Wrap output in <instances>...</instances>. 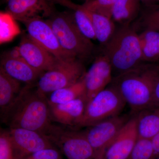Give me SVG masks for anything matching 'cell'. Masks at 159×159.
<instances>
[{"label": "cell", "instance_id": "cell-16", "mask_svg": "<svg viewBox=\"0 0 159 159\" xmlns=\"http://www.w3.org/2000/svg\"><path fill=\"white\" fill-rule=\"evenodd\" d=\"M1 68L10 77L20 82L32 85L38 81L43 74L30 66L22 57L8 58L2 57Z\"/></svg>", "mask_w": 159, "mask_h": 159}, {"label": "cell", "instance_id": "cell-5", "mask_svg": "<svg viewBox=\"0 0 159 159\" xmlns=\"http://www.w3.org/2000/svg\"><path fill=\"white\" fill-rule=\"evenodd\" d=\"M126 104L118 89L111 84L87 102L77 126L90 127L120 115Z\"/></svg>", "mask_w": 159, "mask_h": 159}, {"label": "cell", "instance_id": "cell-28", "mask_svg": "<svg viewBox=\"0 0 159 159\" xmlns=\"http://www.w3.org/2000/svg\"><path fill=\"white\" fill-rule=\"evenodd\" d=\"M22 159H61L59 152L55 148L38 151Z\"/></svg>", "mask_w": 159, "mask_h": 159}, {"label": "cell", "instance_id": "cell-27", "mask_svg": "<svg viewBox=\"0 0 159 159\" xmlns=\"http://www.w3.org/2000/svg\"><path fill=\"white\" fill-rule=\"evenodd\" d=\"M142 24L145 29L159 32V7L147 11L142 18Z\"/></svg>", "mask_w": 159, "mask_h": 159}, {"label": "cell", "instance_id": "cell-32", "mask_svg": "<svg viewBox=\"0 0 159 159\" xmlns=\"http://www.w3.org/2000/svg\"><path fill=\"white\" fill-rule=\"evenodd\" d=\"M105 151V150H102L97 152L94 159H103Z\"/></svg>", "mask_w": 159, "mask_h": 159}, {"label": "cell", "instance_id": "cell-34", "mask_svg": "<svg viewBox=\"0 0 159 159\" xmlns=\"http://www.w3.org/2000/svg\"><path fill=\"white\" fill-rule=\"evenodd\" d=\"M19 159L18 158H17V157H14V159Z\"/></svg>", "mask_w": 159, "mask_h": 159}, {"label": "cell", "instance_id": "cell-26", "mask_svg": "<svg viewBox=\"0 0 159 159\" xmlns=\"http://www.w3.org/2000/svg\"><path fill=\"white\" fill-rule=\"evenodd\" d=\"M14 150L9 132L1 130L0 134V159H13Z\"/></svg>", "mask_w": 159, "mask_h": 159}, {"label": "cell", "instance_id": "cell-21", "mask_svg": "<svg viewBox=\"0 0 159 159\" xmlns=\"http://www.w3.org/2000/svg\"><path fill=\"white\" fill-rule=\"evenodd\" d=\"M140 2L139 0H118L113 9L111 19L122 25H129L139 14Z\"/></svg>", "mask_w": 159, "mask_h": 159}, {"label": "cell", "instance_id": "cell-15", "mask_svg": "<svg viewBox=\"0 0 159 159\" xmlns=\"http://www.w3.org/2000/svg\"><path fill=\"white\" fill-rule=\"evenodd\" d=\"M48 104L51 120L67 126H77L84 113L87 99L84 97L66 103Z\"/></svg>", "mask_w": 159, "mask_h": 159}, {"label": "cell", "instance_id": "cell-1", "mask_svg": "<svg viewBox=\"0 0 159 159\" xmlns=\"http://www.w3.org/2000/svg\"><path fill=\"white\" fill-rule=\"evenodd\" d=\"M23 88L14 104L4 116L10 128L25 129L46 135L52 125L48 98L31 86Z\"/></svg>", "mask_w": 159, "mask_h": 159}, {"label": "cell", "instance_id": "cell-29", "mask_svg": "<svg viewBox=\"0 0 159 159\" xmlns=\"http://www.w3.org/2000/svg\"><path fill=\"white\" fill-rule=\"evenodd\" d=\"M159 107V76L154 88L152 105L151 107Z\"/></svg>", "mask_w": 159, "mask_h": 159}, {"label": "cell", "instance_id": "cell-6", "mask_svg": "<svg viewBox=\"0 0 159 159\" xmlns=\"http://www.w3.org/2000/svg\"><path fill=\"white\" fill-rule=\"evenodd\" d=\"M81 60L74 58L60 60L51 69L44 72L37 81V90L46 95L66 87L82 79L86 73Z\"/></svg>", "mask_w": 159, "mask_h": 159}, {"label": "cell", "instance_id": "cell-7", "mask_svg": "<svg viewBox=\"0 0 159 159\" xmlns=\"http://www.w3.org/2000/svg\"><path fill=\"white\" fill-rule=\"evenodd\" d=\"M46 136L68 159H94L96 155L84 131L64 129L52 125Z\"/></svg>", "mask_w": 159, "mask_h": 159}, {"label": "cell", "instance_id": "cell-37", "mask_svg": "<svg viewBox=\"0 0 159 159\" xmlns=\"http://www.w3.org/2000/svg\"><path fill=\"white\" fill-rule=\"evenodd\" d=\"M88 1V0H86V1Z\"/></svg>", "mask_w": 159, "mask_h": 159}, {"label": "cell", "instance_id": "cell-30", "mask_svg": "<svg viewBox=\"0 0 159 159\" xmlns=\"http://www.w3.org/2000/svg\"><path fill=\"white\" fill-rule=\"evenodd\" d=\"M2 57L8 58H17L22 57L18 47H15L4 54Z\"/></svg>", "mask_w": 159, "mask_h": 159}, {"label": "cell", "instance_id": "cell-23", "mask_svg": "<svg viewBox=\"0 0 159 159\" xmlns=\"http://www.w3.org/2000/svg\"><path fill=\"white\" fill-rule=\"evenodd\" d=\"M20 33L16 20L8 12L0 13V43L9 42Z\"/></svg>", "mask_w": 159, "mask_h": 159}, {"label": "cell", "instance_id": "cell-31", "mask_svg": "<svg viewBox=\"0 0 159 159\" xmlns=\"http://www.w3.org/2000/svg\"><path fill=\"white\" fill-rule=\"evenodd\" d=\"M156 158L159 156V133L152 140Z\"/></svg>", "mask_w": 159, "mask_h": 159}, {"label": "cell", "instance_id": "cell-9", "mask_svg": "<svg viewBox=\"0 0 159 159\" xmlns=\"http://www.w3.org/2000/svg\"><path fill=\"white\" fill-rule=\"evenodd\" d=\"M9 132L14 156L22 159L38 151L55 148L45 135L25 129L10 128Z\"/></svg>", "mask_w": 159, "mask_h": 159}, {"label": "cell", "instance_id": "cell-10", "mask_svg": "<svg viewBox=\"0 0 159 159\" xmlns=\"http://www.w3.org/2000/svg\"><path fill=\"white\" fill-rule=\"evenodd\" d=\"M23 23L29 36L57 59L68 60L76 58L71 57L64 51L47 20L34 19Z\"/></svg>", "mask_w": 159, "mask_h": 159}, {"label": "cell", "instance_id": "cell-2", "mask_svg": "<svg viewBox=\"0 0 159 159\" xmlns=\"http://www.w3.org/2000/svg\"><path fill=\"white\" fill-rule=\"evenodd\" d=\"M159 76V66L143 62L113 78L111 84L118 89L135 114L152 107L155 84Z\"/></svg>", "mask_w": 159, "mask_h": 159}, {"label": "cell", "instance_id": "cell-24", "mask_svg": "<svg viewBox=\"0 0 159 159\" xmlns=\"http://www.w3.org/2000/svg\"><path fill=\"white\" fill-rule=\"evenodd\" d=\"M152 141L139 139L127 159H155Z\"/></svg>", "mask_w": 159, "mask_h": 159}, {"label": "cell", "instance_id": "cell-20", "mask_svg": "<svg viewBox=\"0 0 159 159\" xmlns=\"http://www.w3.org/2000/svg\"><path fill=\"white\" fill-rule=\"evenodd\" d=\"M81 7L93 24L97 40L104 46L110 39L116 31L115 23L111 19L88 10L82 5H81Z\"/></svg>", "mask_w": 159, "mask_h": 159}, {"label": "cell", "instance_id": "cell-8", "mask_svg": "<svg viewBox=\"0 0 159 159\" xmlns=\"http://www.w3.org/2000/svg\"><path fill=\"white\" fill-rule=\"evenodd\" d=\"M130 118L127 115H118L89 127L86 136L96 153L106 150Z\"/></svg>", "mask_w": 159, "mask_h": 159}, {"label": "cell", "instance_id": "cell-4", "mask_svg": "<svg viewBox=\"0 0 159 159\" xmlns=\"http://www.w3.org/2000/svg\"><path fill=\"white\" fill-rule=\"evenodd\" d=\"M64 51L71 57L84 60L91 56L94 45L81 33L74 21L73 13L55 12L47 20Z\"/></svg>", "mask_w": 159, "mask_h": 159}, {"label": "cell", "instance_id": "cell-14", "mask_svg": "<svg viewBox=\"0 0 159 159\" xmlns=\"http://www.w3.org/2000/svg\"><path fill=\"white\" fill-rule=\"evenodd\" d=\"M18 47L22 58L42 73L51 69L58 60L28 34L22 37Z\"/></svg>", "mask_w": 159, "mask_h": 159}, {"label": "cell", "instance_id": "cell-22", "mask_svg": "<svg viewBox=\"0 0 159 159\" xmlns=\"http://www.w3.org/2000/svg\"><path fill=\"white\" fill-rule=\"evenodd\" d=\"M84 76L72 85L51 93L49 99H48V102L52 104H61L70 102L81 97L86 98Z\"/></svg>", "mask_w": 159, "mask_h": 159}, {"label": "cell", "instance_id": "cell-11", "mask_svg": "<svg viewBox=\"0 0 159 159\" xmlns=\"http://www.w3.org/2000/svg\"><path fill=\"white\" fill-rule=\"evenodd\" d=\"M52 0H8L6 12L22 23L49 18L54 12Z\"/></svg>", "mask_w": 159, "mask_h": 159}, {"label": "cell", "instance_id": "cell-3", "mask_svg": "<svg viewBox=\"0 0 159 159\" xmlns=\"http://www.w3.org/2000/svg\"><path fill=\"white\" fill-rule=\"evenodd\" d=\"M103 48L102 53L108 58L116 76L143 63L139 34L129 25L116 29Z\"/></svg>", "mask_w": 159, "mask_h": 159}, {"label": "cell", "instance_id": "cell-18", "mask_svg": "<svg viewBox=\"0 0 159 159\" xmlns=\"http://www.w3.org/2000/svg\"><path fill=\"white\" fill-rule=\"evenodd\" d=\"M135 116L139 139L152 140L159 133V107L146 109Z\"/></svg>", "mask_w": 159, "mask_h": 159}, {"label": "cell", "instance_id": "cell-17", "mask_svg": "<svg viewBox=\"0 0 159 159\" xmlns=\"http://www.w3.org/2000/svg\"><path fill=\"white\" fill-rule=\"evenodd\" d=\"M22 89L20 82L10 77L0 68V107L3 116L14 104Z\"/></svg>", "mask_w": 159, "mask_h": 159}, {"label": "cell", "instance_id": "cell-19", "mask_svg": "<svg viewBox=\"0 0 159 159\" xmlns=\"http://www.w3.org/2000/svg\"><path fill=\"white\" fill-rule=\"evenodd\" d=\"M142 62L152 63L159 60V32L145 29L139 34Z\"/></svg>", "mask_w": 159, "mask_h": 159}, {"label": "cell", "instance_id": "cell-25", "mask_svg": "<svg viewBox=\"0 0 159 159\" xmlns=\"http://www.w3.org/2000/svg\"><path fill=\"white\" fill-rule=\"evenodd\" d=\"M118 0H88L82 6L90 11L97 12L111 19L114 6Z\"/></svg>", "mask_w": 159, "mask_h": 159}, {"label": "cell", "instance_id": "cell-12", "mask_svg": "<svg viewBox=\"0 0 159 159\" xmlns=\"http://www.w3.org/2000/svg\"><path fill=\"white\" fill-rule=\"evenodd\" d=\"M112 74L111 66L105 54L96 57L84 76L87 103L111 83Z\"/></svg>", "mask_w": 159, "mask_h": 159}, {"label": "cell", "instance_id": "cell-36", "mask_svg": "<svg viewBox=\"0 0 159 159\" xmlns=\"http://www.w3.org/2000/svg\"><path fill=\"white\" fill-rule=\"evenodd\" d=\"M157 2H159V0H157Z\"/></svg>", "mask_w": 159, "mask_h": 159}, {"label": "cell", "instance_id": "cell-13", "mask_svg": "<svg viewBox=\"0 0 159 159\" xmlns=\"http://www.w3.org/2000/svg\"><path fill=\"white\" fill-rule=\"evenodd\" d=\"M138 139L136 118L134 116L106 149L103 159H127Z\"/></svg>", "mask_w": 159, "mask_h": 159}, {"label": "cell", "instance_id": "cell-35", "mask_svg": "<svg viewBox=\"0 0 159 159\" xmlns=\"http://www.w3.org/2000/svg\"><path fill=\"white\" fill-rule=\"evenodd\" d=\"M155 159H159V156L157 157V158H156Z\"/></svg>", "mask_w": 159, "mask_h": 159}, {"label": "cell", "instance_id": "cell-33", "mask_svg": "<svg viewBox=\"0 0 159 159\" xmlns=\"http://www.w3.org/2000/svg\"><path fill=\"white\" fill-rule=\"evenodd\" d=\"M139 1L141 2H142L143 4L148 6H151L154 2H157V0H139Z\"/></svg>", "mask_w": 159, "mask_h": 159}]
</instances>
